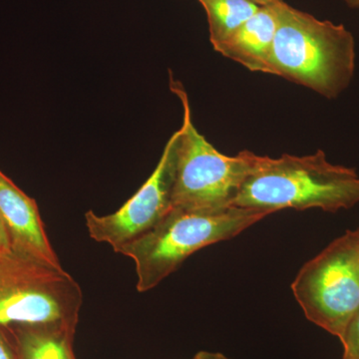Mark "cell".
<instances>
[{"label": "cell", "instance_id": "1", "mask_svg": "<svg viewBox=\"0 0 359 359\" xmlns=\"http://www.w3.org/2000/svg\"><path fill=\"white\" fill-rule=\"evenodd\" d=\"M359 203V176L353 168L328 162L325 152L285 154L280 158L257 156L233 205L273 212L320 209L335 212Z\"/></svg>", "mask_w": 359, "mask_h": 359}, {"label": "cell", "instance_id": "2", "mask_svg": "<svg viewBox=\"0 0 359 359\" xmlns=\"http://www.w3.org/2000/svg\"><path fill=\"white\" fill-rule=\"evenodd\" d=\"M276 32L271 74L335 98L348 87L355 68V43L342 25L320 20L283 0L273 2Z\"/></svg>", "mask_w": 359, "mask_h": 359}, {"label": "cell", "instance_id": "3", "mask_svg": "<svg viewBox=\"0 0 359 359\" xmlns=\"http://www.w3.org/2000/svg\"><path fill=\"white\" fill-rule=\"evenodd\" d=\"M271 214L275 212L237 205L217 211L172 208L152 230L116 252L134 262L136 289L146 292L155 289L198 250L237 237Z\"/></svg>", "mask_w": 359, "mask_h": 359}, {"label": "cell", "instance_id": "4", "mask_svg": "<svg viewBox=\"0 0 359 359\" xmlns=\"http://www.w3.org/2000/svg\"><path fill=\"white\" fill-rule=\"evenodd\" d=\"M172 91L184 108L175 151L172 208L189 211H217L233 205L245 180L257 164V156L243 151L236 156L219 152L196 129L185 90L171 80Z\"/></svg>", "mask_w": 359, "mask_h": 359}, {"label": "cell", "instance_id": "5", "mask_svg": "<svg viewBox=\"0 0 359 359\" xmlns=\"http://www.w3.org/2000/svg\"><path fill=\"white\" fill-rule=\"evenodd\" d=\"M83 294L63 266L0 254V328L56 325L75 330Z\"/></svg>", "mask_w": 359, "mask_h": 359}, {"label": "cell", "instance_id": "6", "mask_svg": "<svg viewBox=\"0 0 359 359\" xmlns=\"http://www.w3.org/2000/svg\"><path fill=\"white\" fill-rule=\"evenodd\" d=\"M292 290L306 318L341 341L359 309V229L304 264Z\"/></svg>", "mask_w": 359, "mask_h": 359}, {"label": "cell", "instance_id": "7", "mask_svg": "<svg viewBox=\"0 0 359 359\" xmlns=\"http://www.w3.org/2000/svg\"><path fill=\"white\" fill-rule=\"evenodd\" d=\"M179 132L167 142L154 172L118 211L99 216L85 214L90 238L112 247L115 252L145 235L172 209L175 177V151Z\"/></svg>", "mask_w": 359, "mask_h": 359}, {"label": "cell", "instance_id": "8", "mask_svg": "<svg viewBox=\"0 0 359 359\" xmlns=\"http://www.w3.org/2000/svg\"><path fill=\"white\" fill-rule=\"evenodd\" d=\"M0 219L8 233L13 252L51 266H62L49 242L36 202L1 171Z\"/></svg>", "mask_w": 359, "mask_h": 359}, {"label": "cell", "instance_id": "9", "mask_svg": "<svg viewBox=\"0 0 359 359\" xmlns=\"http://www.w3.org/2000/svg\"><path fill=\"white\" fill-rule=\"evenodd\" d=\"M276 26L273 4L263 6L237 32L214 46V49L252 72L271 74V58Z\"/></svg>", "mask_w": 359, "mask_h": 359}, {"label": "cell", "instance_id": "10", "mask_svg": "<svg viewBox=\"0 0 359 359\" xmlns=\"http://www.w3.org/2000/svg\"><path fill=\"white\" fill-rule=\"evenodd\" d=\"M18 359H76L75 330L56 325H13L4 328Z\"/></svg>", "mask_w": 359, "mask_h": 359}, {"label": "cell", "instance_id": "11", "mask_svg": "<svg viewBox=\"0 0 359 359\" xmlns=\"http://www.w3.org/2000/svg\"><path fill=\"white\" fill-rule=\"evenodd\" d=\"M209 23L210 40L216 46L237 32L262 6L254 0H199Z\"/></svg>", "mask_w": 359, "mask_h": 359}, {"label": "cell", "instance_id": "12", "mask_svg": "<svg viewBox=\"0 0 359 359\" xmlns=\"http://www.w3.org/2000/svg\"><path fill=\"white\" fill-rule=\"evenodd\" d=\"M344 358L359 359V309L349 321L341 339Z\"/></svg>", "mask_w": 359, "mask_h": 359}, {"label": "cell", "instance_id": "13", "mask_svg": "<svg viewBox=\"0 0 359 359\" xmlns=\"http://www.w3.org/2000/svg\"><path fill=\"white\" fill-rule=\"evenodd\" d=\"M0 359H18L4 328H0Z\"/></svg>", "mask_w": 359, "mask_h": 359}, {"label": "cell", "instance_id": "14", "mask_svg": "<svg viewBox=\"0 0 359 359\" xmlns=\"http://www.w3.org/2000/svg\"><path fill=\"white\" fill-rule=\"evenodd\" d=\"M13 252L11 250V241L7 233L6 226L0 219V254Z\"/></svg>", "mask_w": 359, "mask_h": 359}, {"label": "cell", "instance_id": "15", "mask_svg": "<svg viewBox=\"0 0 359 359\" xmlns=\"http://www.w3.org/2000/svg\"><path fill=\"white\" fill-rule=\"evenodd\" d=\"M192 359H231L221 353H211V351H200Z\"/></svg>", "mask_w": 359, "mask_h": 359}, {"label": "cell", "instance_id": "16", "mask_svg": "<svg viewBox=\"0 0 359 359\" xmlns=\"http://www.w3.org/2000/svg\"><path fill=\"white\" fill-rule=\"evenodd\" d=\"M347 6L353 7V8H359V0H344Z\"/></svg>", "mask_w": 359, "mask_h": 359}, {"label": "cell", "instance_id": "17", "mask_svg": "<svg viewBox=\"0 0 359 359\" xmlns=\"http://www.w3.org/2000/svg\"><path fill=\"white\" fill-rule=\"evenodd\" d=\"M254 1L261 4V6H268V4H273V2L278 1V0H254Z\"/></svg>", "mask_w": 359, "mask_h": 359}, {"label": "cell", "instance_id": "18", "mask_svg": "<svg viewBox=\"0 0 359 359\" xmlns=\"http://www.w3.org/2000/svg\"><path fill=\"white\" fill-rule=\"evenodd\" d=\"M344 359H347V358H344Z\"/></svg>", "mask_w": 359, "mask_h": 359}]
</instances>
